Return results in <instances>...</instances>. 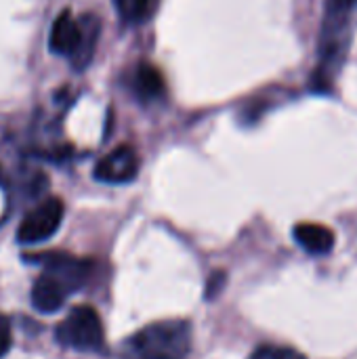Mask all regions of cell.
<instances>
[{
  "mask_svg": "<svg viewBox=\"0 0 357 359\" xmlns=\"http://www.w3.org/2000/svg\"><path fill=\"white\" fill-rule=\"evenodd\" d=\"M158 4L160 0H116L118 15L122 17V21L130 25L147 23L156 15Z\"/></svg>",
  "mask_w": 357,
  "mask_h": 359,
  "instance_id": "7c38bea8",
  "label": "cell"
},
{
  "mask_svg": "<svg viewBox=\"0 0 357 359\" xmlns=\"http://www.w3.org/2000/svg\"><path fill=\"white\" fill-rule=\"evenodd\" d=\"M78 23H80V46L72 55L69 63L74 65V69L80 72V69L88 67V63L93 61V55L99 44L101 21L95 15H82V19H78Z\"/></svg>",
  "mask_w": 357,
  "mask_h": 359,
  "instance_id": "30bf717a",
  "label": "cell"
},
{
  "mask_svg": "<svg viewBox=\"0 0 357 359\" xmlns=\"http://www.w3.org/2000/svg\"><path fill=\"white\" fill-rule=\"evenodd\" d=\"M36 261L44 265V271L59 278L67 286L69 292L80 290L90 276V263L88 261L76 259V257L65 255V252H46L44 257H36Z\"/></svg>",
  "mask_w": 357,
  "mask_h": 359,
  "instance_id": "8992f818",
  "label": "cell"
},
{
  "mask_svg": "<svg viewBox=\"0 0 357 359\" xmlns=\"http://www.w3.org/2000/svg\"><path fill=\"white\" fill-rule=\"evenodd\" d=\"M63 347L76 351H101L103 347V324L93 307H76L55 332Z\"/></svg>",
  "mask_w": 357,
  "mask_h": 359,
  "instance_id": "3957f363",
  "label": "cell"
},
{
  "mask_svg": "<svg viewBox=\"0 0 357 359\" xmlns=\"http://www.w3.org/2000/svg\"><path fill=\"white\" fill-rule=\"evenodd\" d=\"M80 46V23L74 19L72 11L59 13V17L53 21L50 36H48V48L55 55H63L72 59V55Z\"/></svg>",
  "mask_w": 357,
  "mask_h": 359,
  "instance_id": "ba28073f",
  "label": "cell"
},
{
  "mask_svg": "<svg viewBox=\"0 0 357 359\" xmlns=\"http://www.w3.org/2000/svg\"><path fill=\"white\" fill-rule=\"evenodd\" d=\"M250 359H305L299 351L290 347H274V345H263L259 347Z\"/></svg>",
  "mask_w": 357,
  "mask_h": 359,
  "instance_id": "4fadbf2b",
  "label": "cell"
},
{
  "mask_svg": "<svg viewBox=\"0 0 357 359\" xmlns=\"http://www.w3.org/2000/svg\"><path fill=\"white\" fill-rule=\"evenodd\" d=\"M130 86H133L135 97L141 103H154L166 95V82H164L162 72L154 63H147V61L135 67Z\"/></svg>",
  "mask_w": 357,
  "mask_h": 359,
  "instance_id": "9c48e42d",
  "label": "cell"
},
{
  "mask_svg": "<svg viewBox=\"0 0 357 359\" xmlns=\"http://www.w3.org/2000/svg\"><path fill=\"white\" fill-rule=\"evenodd\" d=\"M356 13L357 0H326L318 42V67L311 74V88L316 93H330L351 46Z\"/></svg>",
  "mask_w": 357,
  "mask_h": 359,
  "instance_id": "6da1fadb",
  "label": "cell"
},
{
  "mask_svg": "<svg viewBox=\"0 0 357 359\" xmlns=\"http://www.w3.org/2000/svg\"><path fill=\"white\" fill-rule=\"evenodd\" d=\"M225 280H227V276L223 273V271H217V273H213L210 276V280H208V284H206V299L208 301H213L215 297H219L221 294V290H223V286H225Z\"/></svg>",
  "mask_w": 357,
  "mask_h": 359,
  "instance_id": "5bb4252c",
  "label": "cell"
},
{
  "mask_svg": "<svg viewBox=\"0 0 357 359\" xmlns=\"http://www.w3.org/2000/svg\"><path fill=\"white\" fill-rule=\"evenodd\" d=\"M63 215H65V206L59 198H48L40 202L34 210H29L23 217L17 229V240L27 246L46 242L59 231L63 223Z\"/></svg>",
  "mask_w": 357,
  "mask_h": 359,
  "instance_id": "277c9868",
  "label": "cell"
},
{
  "mask_svg": "<svg viewBox=\"0 0 357 359\" xmlns=\"http://www.w3.org/2000/svg\"><path fill=\"white\" fill-rule=\"evenodd\" d=\"M191 349V328L183 320L156 322L124 343L122 359H185Z\"/></svg>",
  "mask_w": 357,
  "mask_h": 359,
  "instance_id": "7a4b0ae2",
  "label": "cell"
},
{
  "mask_svg": "<svg viewBox=\"0 0 357 359\" xmlns=\"http://www.w3.org/2000/svg\"><path fill=\"white\" fill-rule=\"evenodd\" d=\"M295 240L303 250L316 257H324L335 248V233L318 223H301L295 227Z\"/></svg>",
  "mask_w": 357,
  "mask_h": 359,
  "instance_id": "8fae6325",
  "label": "cell"
},
{
  "mask_svg": "<svg viewBox=\"0 0 357 359\" xmlns=\"http://www.w3.org/2000/svg\"><path fill=\"white\" fill-rule=\"evenodd\" d=\"M11 324L4 316H0V358H4L11 349Z\"/></svg>",
  "mask_w": 357,
  "mask_h": 359,
  "instance_id": "9a60e30c",
  "label": "cell"
},
{
  "mask_svg": "<svg viewBox=\"0 0 357 359\" xmlns=\"http://www.w3.org/2000/svg\"><path fill=\"white\" fill-rule=\"evenodd\" d=\"M69 294L72 292L61 280H57L48 271H42V276L32 286V305L40 313H55L65 305V299Z\"/></svg>",
  "mask_w": 357,
  "mask_h": 359,
  "instance_id": "52a82bcc",
  "label": "cell"
},
{
  "mask_svg": "<svg viewBox=\"0 0 357 359\" xmlns=\"http://www.w3.org/2000/svg\"><path fill=\"white\" fill-rule=\"evenodd\" d=\"M139 172V156L130 145H120L103 156L95 166V179L109 185H124L135 181Z\"/></svg>",
  "mask_w": 357,
  "mask_h": 359,
  "instance_id": "5b68a950",
  "label": "cell"
}]
</instances>
